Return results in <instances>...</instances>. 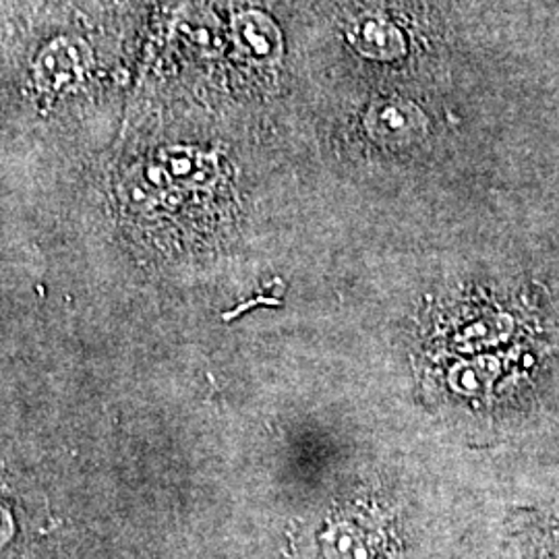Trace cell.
<instances>
[{"label": "cell", "instance_id": "obj_2", "mask_svg": "<svg viewBox=\"0 0 559 559\" xmlns=\"http://www.w3.org/2000/svg\"><path fill=\"white\" fill-rule=\"evenodd\" d=\"M365 133L390 150L413 147L429 135V117L419 104L404 96H383L362 115Z\"/></svg>", "mask_w": 559, "mask_h": 559}, {"label": "cell", "instance_id": "obj_5", "mask_svg": "<svg viewBox=\"0 0 559 559\" xmlns=\"http://www.w3.org/2000/svg\"><path fill=\"white\" fill-rule=\"evenodd\" d=\"M330 559H378L380 545L369 533L360 531L359 524H338L330 531Z\"/></svg>", "mask_w": 559, "mask_h": 559}, {"label": "cell", "instance_id": "obj_3", "mask_svg": "<svg viewBox=\"0 0 559 559\" xmlns=\"http://www.w3.org/2000/svg\"><path fill=\"white\" fill-rule=\"evenodd\" d=\"M348 46L373 62H399L408 52L404 32L392 20L380 13H365L346 25Z\"/></svg>", "mask_w": 559, "mask_h": 559}, {"label": "cell", "instance_id": "obj_4", "mask_svg": "<svg viewBox=\"0 0 559 559\" xmlns=\"http://www.w3.org/2000/svg\"><path fill=\"white\" fill-rule=\"evenodd\" d=\"M230 34L240 55L253 64H276L284 57L282 29L265 11L249 9L235 15Z\"/></svg>", "mask_w": 559, "mask_h": 559}, {"label": "cell", "instance_id": "obj_1", "mask_svg": "<svg viewBox=\"0 0 559 559\" xmlns=\"http://www.w3.org/2000/svg\"><path fill=\"white\" fill-rule=\"evenodd\" d=\"M94 64L90 44L75 36L48 41L32 64L34 85L46 96H62L78 90Z\"/></svg>", "mask_w": 559, "mask_h": 559}]
</instances>
